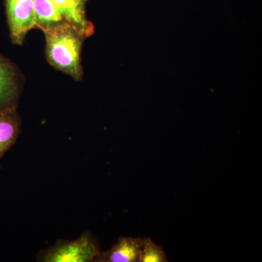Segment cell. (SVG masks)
I'll list each match as a JSON object with an SVG mask.
<instances>
[{"instance_id":"obj_2","label":"cell","mask_w":262,"mask_h":262,"mask_svg":"<svg viewBox=\"0 0 262 262\" xmlns=\"http://www.w3.org/2000/svg\"><path fill=\"white\" fill-rule=\"evenodd\" d=\"M98 241L92 234H82L73 241H61L39 253L43 262H91L99 254Z\"/></svg>"},{"instance_id":"obj_6","label":"cell","mask_w":262,"mask_h":262,"mask_svg":"<svg viewBox=\"0 0 262 262\" xmlns=\"http://www.w3.org/2000/svg\"><path fill=\"white\" fill-rule=\"evenodd\" d=\"M61 11L65 21L72 24L85 37L94 32V27L88 20L82 0H53Z\"/></svg>"},{"instance_id":"obj_1","label":"cell","mask_w":262,"mask_h":262,"mask_svg":"<svg viewBox=\"0 0 262 262\" xmlns=\"http://www.w3.org/2000/svg\"><path fill=\"white\" fill-rule=\"evenodd\" d=\"M42 31L46 35V55L49 63L56 70L80 80L82 77L81 49L85 37L65 20Z\"/></svg>"},{"instance_id":"obj_3","label":"cell","mask_w":262,"mask_h":262,"mask_svg":"<svg viewBox=\"0 0 262 262\" xmlns=\"http://www.w3.org/2000/svg\"><path fill=\"white\" fill-rule=\"evenodd\" d=\"M6 12L12 42L23 44L29 31L36 27L34 0H6Z\"/></svg>"},{"instance_id":"obj_7","label":"cell","mask_w":262,"mask_h":262,"mask_svg":"<svg viewBox=\"0 0 262 262\" xmlns=\"http://www.w3.org/2000/svg\"><path fill=\"white\" fill-rule=\"evenodd\" d=\"M20 128L16 111L0 113V160L16 142Z\"/></svg>"},{"instance_id":"obj_8","label":"cell","mask_w":262,"mask_h":262,"mask_svg":"<svg viewBox=\"0 0 262 262\" xmlns=\"http://www.w3.org/2000/svg\"><path fill=\"white\" fill-rule=\"evenodd\" d=\"M34 11L36 27L42 30L64 20L53 0H34Z\"/></svg>"},{"instance_id":"obj_9","label":"cell","mask_w":262,"mask_h":262,"mask_svg":"<svg viewBox=\"0 0 262 262\" xmlns=\"http://www.w3.org/2000/svg\"><path fill=\"white\" fill-rule=\"evenodd\" d=\"M166 253L150 237L143 238L140 262H167Z\"/></svg>"},{"instance_id":"obj_10","label":"cell","mask_w":262,"mask_h":262,"mask_svg":"<svg viewBox=\"0 0 262 262\" xmlns=\"http://www.w3.org/2000/svg\"><path fill=\"white\" fill-rule=\"evenodd\" d=\"M82 1H85V0H82Z\"/></svg>"},{"instance_id":"obj_4","label":"cell","mask_w":262,"mask_h":262,"mask_svg":"<svg viewBox=\"0 0 262 262\" xmlns=\"http://www.w3.org/2000/svg\"><path fill=\"white\" fill-rule=\"evenodd\" d=\"M18 77L14 67L0 55V113L16 111Z\"/></svg>"},{"instance_id":"obj_5","label":"cell","mask_w":262,"mask_h":262,"mask_svg":"<svg viewBox=\"0 0 262 262\" xmlns=\"http://www.w3.org/2000/svg\"><path fill=\"white\" fill-rule=\"evenodd\" d=\"M143 238L121 237L110 249L100 252L96 262H140Z\"/></svg>"}]
</instances>
